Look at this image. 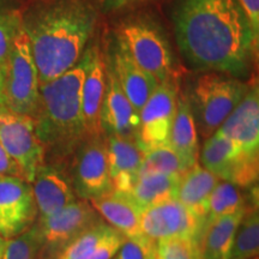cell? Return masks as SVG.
<instances>
[{
    "label": "cell",
    "instance_id": "cell-15",
    "mask_svg": "<svg viewBox=\"0 0 259 259\" xmlns=\"http://www.w3.org/2000/svg\"><path fill=\"white\" fill-rule=\"evenodd\" d=\"M89 61L80 93V107L87 139L105 136L101 127V108L106 90V61L99 48L88 50Z\"/></svg>",
    "mask_w": 259,
    "mask_h": 259
},
{
    "label": "cell",
    "instance_id": "cell-7",
    "mask_svg": "<svg viewBox=\"0 0 259 259\" xmlns=\"http://www.w3.org/2000/svg\"><path fill=\"white\" fill-rule=\"evenodd\" d=\"M258 156V154L242 150L234 142L216 131L204 142L199 164L220 180L246 190L257 185Z\"/></svg>",
    "mask_w": 259,
    "mask_h": 259
},
{
    "label": "cell",
    "instance_id": "cell-14",
    "mask_svg": "<svg viewBox=\"0 0 259 259\" xmlns=\"http://www.w3.org/2000/svg\"><path fill=\"white\" fill-rule=\"evenodd\" d=\"M100 120L105 136L135 142L137 139L139 112L121 90L108 61H106V90Z\"/></svg>",
    "mask_w": 259,
    "mask_h": 259
},
{
    "label": "cell",
    "instance_id": "cell-18",
    "mask_svg": "<svg viewBox=\"0 0 259 259\" xmlns=\"http://www.w3.org/2000/svg\"><path fill=\"white\" fill-rule=\"evenodd\" d=\"M107 61L111 65L113 73L128 101L141 112L160 84L158 80L153 74L142 69L118 41L112 52V57Z\"/></svg>",
    "mask_w": 259,
    "mask_h": 259
},
{
    "label": "cell",
    "instance_id": "cell-1",
    "mask_svg": "<svg viewBox=\"0 0 259 259\" xmlns=\"http://www.w3.org/2000/svg\"><path fill=\"white\" fill-rule=\"evenodd\" d=\"M173 24L181 54L194 70L239 79L248 72L258 36L236 0H178Z\"/></svg>",
    "mask_w": 259,
    "mask_h": 259
},
{
    "label": "cell",
    "instance_id": "cell-28",
    "mask_svg": "<svg viewBox=\"0 0 259 259\" xmlns=\"http://www.w3.org/2000/svg\"><path fill=\"white\" fill-rule=\"evenodd\" d=\"M143 153V161H142L139 176L148 173L183 176L187 169H190L179 157V155L170 148L169 144L148 149Z\"/></svg>",
    "mask_w": 259,
    "mask_h": 259
},
{
    "label": "cell",
    "instance_id": "cell-2",
    "mask_svg": "<svg viewBox=\"0 0 259 259\" xmlns=\"http://www.w3.org/2000/svg\"><path fill=\"white\" fill-rule=\"evenodd\" d=\"M97 14L85 0H58L23 18L40 85L72 69L96 28Z\"/></svg>",
    "mask_w": 259,
    "mask_h": 259
},
{
    "label": "cell",
    "instance_id": "cell-26",
    "mask_svg": "<svg viewBox=\"0 0 259 259\" xmlns=\"http://www.w3.org/2000/svg\"><path fill=\"white\" fill-rule=\"evenodd\" d=\"M259 252V212L257 204L248 206L235 229L228 259H252Z\"/></svg>",
    "mask_w": 259,
    "mask_h": 259
},
{
    "label": "cell",
    "instance_id": "cell-30",
    "mask_svg": "<svg viewBox=\"0 0 259 259\" xmlns=\"http://www.w3.org/2000/svg\"><path fill=\"white\" fill-rule=\"evenodd\" d=\"M154 259H202L199 239L173 238L155 242Z\"/></svg>",
    "mask_w": 259,
    "mask_h": 259
},
{
    "label": "cell",
    "instance_id": "cell-33",
    "mask_svg": "<svg viewBox=\"0 0 259 259\" xmlns=\"http://www.w3.org/2000/svg\"><path fill=\"white\" fill-rule=\"evenodd\" d=\"M247 16L255 36H259V0H236Z\"/></svg>",
    "mask_w": 259,
    "mask_h": 259
},
{
    "label": "cell",
    "instance_id": "cell-4",
    "mask_svg": "<svg viewBox=\"0 0 259 259\" xmlns=\"http://www.w3.org/2000/svg\"><path fill=\"white\" fill-rule=\"evenodd\" d=\"M247 89L242 80L223 73L206 72L197 78L189 99L197 131L204 139L218 131Z\"/></svg>",
    "mask_w": 259,
    "mask_h": 259
},
{
    "label": "cell",
    "instance_id": "cell-22",
    "mask_svg": "<svg viewBox=\"0 0 259 259\" xmlns=\"http://www.w3.org/2000/svg\"><path fill=\"white\" fill-rule=\"evenodd\" d=\"M219 180V178L197 162L181 176L178 185L176 199L193 213L204 226L208 216L210 194Z\"/></svg>",
    "mask_w": 259,
    "mask_h": 259
},
{
    "label": "cell",
    "instance_id": "cell-11",
    "mask_svg": "<svg viewBox=\"0 0 259 259\" xmlns=\"http://www.w3.org/2000/svg\"><path fill=\"white\" fill-rule=\"evenodd\" d=\"M177 77L161 82L139 112V127L136 143L142 151L166 145L178 106Z\"/></svg>",
    "mask_w": 259,
    "mask_h": 259
},
{
    "label": "cell",
    "instance_id": "cell-17",
    "mask_svg": "<svg viewBox=\"0 0 259 259\" xmlns=\"http://www.w3.org/2000/svg\"><path fill=\"white\" fill-rule=\"evenodd\" d=\"M31 187L40 219L48 218L78 199L69 171L57 166L44 164L37 170Z\"/></svg>",
    "mask_w": 259,
    "mask_h": 259
},
{
    "label": "cell",
    "instance_id": "cell-3",
    "mask_svg": "<svg viewBox=\"0 0 259 259\" xmlns=\"http://www.w3.org/2000/svg\"><path fill=\"white\" fill-rule=\"evenodd\" d=\"M88 51L72 69L40 85L37 111L34 115L36 134L47 151L59 162H70L87 139L84 132L80 93L88 66Z\"/></svg>",
    "mask_w": 259,
    "mask_h": 259
},
{
    "label": "cell",
    "instance_id": "cell-38",
    "mask_svg": "<svg viewBox=\"0 0 259 259\" xmlns=\"http://www.w3.org/2000/svg\"><path fill=\"white\" fill-rule=\"evenodd\" d=\"M148 259H154V245H153V247H151L150 252H149V258Z\"/></svg>",
    "mask_w": 259,
    "mask_h": 259
},
{
    "label": "cell",
    "instance_id": "cell-31",
    "mask_svg": "<svg viewBox=\"0 0 259 259\" xmlns=\"http://www.w3.org/2000/svg\"><path fill=\"white\" fill-rule=\"evenodd\" d=\"M23 24V18L16 10H0V70L11 51L16 35Z\"/></svg>",
    "mask_w": 259,
    "mask_h": 259
},
{
    "label": "cell",
    "instance_id": "cell-23",
    "mask_svg": "<svg viewBox=\"0 0 259 259\" xmlns=\"http://www.w3.org/2000/svg\"><path fill=\"white\" fill-rule=\"evenodd\" d=\"M168 144L189 168L198 162V131L190 99L184 93H180L178 96L177 113L171 125Z\"/></svg>",
    "mask_w": 259,
    "mask_h": 259
},
{
    "label": "cell",
    "instance_id": "cell-8",
    "mask_svg": "<svg viewBox=\"0 0 259 259\" xmlns=\"http://www.w3.org/2000/svg\"><path fill=\"white\" fill-rule=\"evenodd\" d=\"M0 142L18 166L22 178L31 184L46 157L34 118L0 106Z\"/></svg>",
    "mask_w": 259,
    "mask_h": 259
},
{
    "label": "cell",
    "instance_id": "cell-21",
    "mask_svg": "<svg viewBox=\"0 0 259 259\" xmlns=\"http://www.w3.org/2000/svg\"><path fill=\"white\" fill-rule=\"evenodd\" d=\"M125 236L105 221L87 229L56 259H112Z\"/></svg>",
    "mask_w": 259,
    "mask_h": 259
},
{
    "label": "cell",
    "instance_id": "cell-12",
    "mask_svg": "<svg viewBox=\"0 0 259 259\" xmlns=\"http://www.w3.org/2000/svg\"><path fill=\"white\" fill-rule=\"evenodd\" d=\"M36 215L31 184L21 177L0 176V236L8 240L22 234Z\"/></svg>",
    "mask_w": 259,
    "mask_h": 259
},
{
    "label": "cell",
    "instance_id": "cell-6",
    "mask_svg": "<svg viewBox=\"0 0 259 259\" xmlns=\"http://www.w3.org/2000/svg\"><path fill=\"white\" fill-rule=\"evenodd\" d=\"M116 41L142 69L158 83L173 76V54L167 38L156 25L147 21H132L119 29Z\"/></svg>",
    "mask_w": 259,
    "mask_h": 259
},
{
    "label": "cell",
    "instance_id": "cell-29",
    "mask_svg": "<svg viewBox=\"0 0 259 259\" xmlns=\"http://www.w3.org/2000/svg\"><path fill=\"white\" fill-rule=\"evenodd\" d=\"M42 238L36 223L5 244L3 259H40Z\"/></svg>",
    "mask_w": 259,
    "mask_h": 259
},
{
    "label": "cell",
    "instance_id": "cell-34",
    "mask_svg": "<svg viewBox=\"0 0 259 259\" xmlns=\"http://www.w3.org/2000/svg\"><path fill=\"white\" fill-rule=\"evenodd\" d=\"M0 176H14L21 177V170L15 161L9 156L6 150L3 147L2 142H0Z\"/></svg>",
    "mask_w": 259,
    "mask_h": 259
},
{
    "label": "cell",
    "instance_id": "cell-13",
    "mask_svg": "<svg viewBox=\"0 0 259 259\" xmlns=\"http://www.w3.org/2000/svg\"><path fill=\"white\" fill-rule=\"evenodd\" d=\"M141 228L151 244L173 238L202 236L204 225L177 199L157 204L142 211Z\"/></svg>",
    "mask_w": 259,
    "mask_h": 259
},
{
    "label": "cell",
    "instance_id": "cell-39",
    "mask_svg": "<svg viewBox=\"0 0 259 259\" xmlns=\"http://www.w3.org/2000/svg\"><path fill=\"white\" fill-rule=\"evenodd\" d=\"M252 259H258V257H255V258H252Z\"/></svg>",
    "mask_w": 259,
    "mask_h": 259
},
{
    "label": "cell",
    "instance_id": "cell-32",
    "mask_svg": "<svg viewBox=\"0 0 259 259\" xmlns=\"http://www.w3.org/2000/svg\"><path fill=\"white\" fill-rule=\"evenodd\" d=\"M154 245V244H153ZM153 245L144 246L139 242L126 239L112 259H148Z\"/></svg>",
    "mask_w": 259,
    "mask_h": 259
},
{
    "label": "cell",
    "instance_id": "cell-37",
    "mask_svg": "<svg viewBox=\"0 0 259 259\" xmlns=\"http://www.w3.org/2000/svg\"><path fill=\"white\" fill-rule=\"evenodd\" d=\"M0 106H3V71L0 70Z\"/></svg>",
    "mask_w": 259,
    "mask_h": 259
},
{
    "label": "cell",
    "instance_id": "cell-35",
    "mask_svg": "<svg viewBox=\"0 0 259 259\" xmlns=\"http://www.w3.org/2000/svg\"><path fill=\"white\" fill-rule=\"evenodd\" d=\"M102 3V8L105 11H118L126 6L138 4V3L148 2V0H100Z\"/></svg>",
    "mask_w": 259,
    "mask_h": 259
},
{
    "label": "cell",
    "instance_id": "cell-16",
    "mask_svg": "<svg viewBox=\"0 0 259 259\" xmlns=\"http://www.w3.org/2000/svg\"><path fill=\"white\" fill-rule=\"evenodd\" d=\"M218 132L229 138L242 150L258 154L259 150V88L248 85L238 106L220 126Z\"/></svg>",
    "mask_w": 259,
    "mask_h": 259
},
{
    "label": "cell",
    "instance_id": "cell-25",
    "mask_svg": "<svg viewBox=\"0 0 259 259\" xmlns=\"http://www.w3.org/2000/svg\"><path fill=\"white\" fill-rule=\"evenodd\" d=\"M181 176H169L161 173L141 174L127 193L139 209L143 210L176 199L177 190Z\"/></svg>",
    "mask_w": 259,
    "mask_h": 259
},
{
    "label": "cell",
    "instance_id": "cell-9",
    "mask_svg": "<svg viewBox=\"0 0 259 259\" xmlns=\"http://www.w3.org/2000/svg\"><path fill=\"white\" fill-rule=\"evenodd\" d=\"M69 177L76 196L90 200L112 193L106 137L88 138L74 151L70 161Z\"/></svg>",
    "mask_w": 259,
    "mask_h": 259
},
{
    "label": "cell",
    "instance_id": "cell-19",
    "mask_svg": "<svg viewBox=\"0 0 259 259\" xmlns=\"http://www.w3.org/2000/svg\"><path fill=\"white\" fill-rule=\"evenodd\" d=\"M89 202L97 213L106 220V223L120 232L126 239L144 246L153 245L142 232V210L130 198L128 194L113 191L107 196L90 199Z\"/></svg>",
    "mask_w": 259,
    "mask_h": 259
},
{
    "label": "cell",
    "instance_id": "cell-27",
    "mask_svg": "<svg viewBox=\"0 0 259 259\" xmlns=\"http://www.w3.org/2000/svg\"><path fill=\"white\" fill-rule=\"evenodd\" d=\"M244 190L228 181L219 180L210 194L206 222L221 216L242 211L248 206L254 205V204L248 205V202H254V199H248Z\"/></svg>",
    "mask_w": 259,
    "mask_h": 259
},
{
    "label": "cell",
    "instance_id": "cell-5",
    "mask_svg": "<svg viewBox=\"0 0 259 259\" xmlns=\"http://www.w3.org/2000/svg\"><path fill=\"white\" fill-rule=\"evenodd\" d=\"M40 97V83L30 42L23 24L3 69V106L34 118Z\"/></svg>",
    "mask_w": 259,
    "mask_h": 259
},
{
    "label": "cell",
    "instance_id": "cell-10",
    "mask_svg": "<svg viewBox=\"0 0 259 259\" xmlns=\"http://www.w3.org/2000/svg\"><path fill=\"white\" fill-rule=\"evenodd\" d=\"M102 222L89 200L77 199L66 208L36 223L42 238L40 259H56L87 229Z\"/></svg>",
    "mask_w": 259,
    "mask_h": 259
},
{
    "label": "cell",
    "instance_id": "cell-20",
    "mask_svg": "<svg viewBox=\"0 0 259 259\" xmlns=\"http://www.w3.org/2000/svg\"><path fill=\"white\" fill-rule=\"evenodd\" d=\"M113 190L127 194L139 178L143 151L135 141L105 136Z\"/></svg>",
    "mask_w": 259,
    "mask_h": 259
},
{
    "label": "cell",
    "instance_id": "cell-36",
    "mask_svg": "<svg viewBox=\"0 0 259 259\" xmlns=\"http://www.w3.org/2000/svg\"><path fill=\"white\" fill-rule=\"evenodd\" d=\"M5 244H6V239L0 236V259H3V254H4V250H5Z\"/></svg>",
    "mask_w": 259,
    "mask_h": 259
},
{
    "label": "cell",
    "instance_id": "cell-24",
    "mask_svg": "<svg viewBox=\"0 0 259 259\" xmlns=\"http://www.w3.org/2000/svg\"><path fill=\"white\" fill-rule=\"evenodd\" d=\"M245 211L246 209L205 223L199 241L202 259H228L235 229Z\"/></svg>",
    "mask_w": 259,
    "mask_h": 259
}]
</instances>
